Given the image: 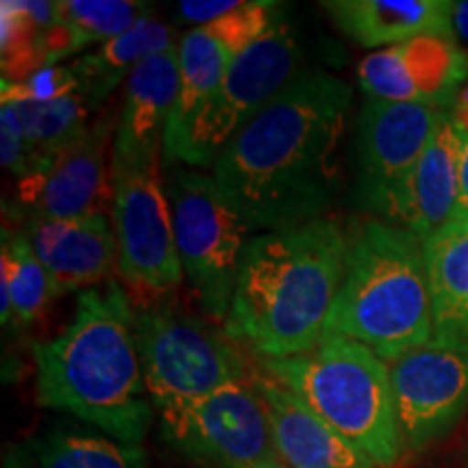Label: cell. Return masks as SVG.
<instances>
[{
	"mask_svg": "<svg viewBox=\"0 0 468 468\" xmlns=\"http://www.w3.org/2000/svg\"><path fill=\"white\" fill-rule=\"evenodd\" d=\"M349 107V83L303 72L226 144L210 176L251 232L324 218L343 183L338 152Z\"/></svg>",
	"mask_w": 468,
	"mask_h": 468,
	"instance_id": "6da1fadb",
	"label": "cell"
},
{
	"mask_svg": "<svg viewBox=\"0 0 468 468\" xmlns=\"http://www.w3.org/2000/svg\"><path fill=\"white\" fill-rule=\"evenodd\" d=\"M349 237L335 219L251 237L239 265L226 335L259 360L313 351L345 276Z\"/></svg>",
	"mask_w": 468,
	"mask_h": 468,
	"instance_id": "7a4b0ae2",
	"label": "cell"
},
{
	"mask_svg": "<svg viewBox=\"0 0 468 468\" xmlns=\"http://www.w3.org/2000/svg\"><path fill=\"white\" fill-rule=\"evenodd\" d=\"M37 399L115 441L139 444L154 419L134 336V303L115 278L79 292L61 335L33 343Z\"/></svg>",
	"mask_w": 468,
	"mask_h": 468,
	"instance_id": "3957f363",
	"label": "cell"
},
{
	"mask_svg": "<svg viewBox=\"0 0 468 468\" xmlns=\"http://www.w3.org/2000/svg\"><path fill=\"white\" fill-rule=\"evenodd\" d=\"M325 336L367 345L386 362L434 338L425 248L406 228L371 218L349 239Z\"/></svg>",
	"mask_w": 468,
	"mask_h": 468,
	"instance_id": "277c9868",
	"label": "cell"
},
{
	"mask_svg": "<svg viewBox=\"0 0 468 468\" xmlns=\"http://www.w3.org/2000/svg\"><path fill=\"white\" fill-rule=\"evenodd\" d=\"M261 371L306 401L336 434L360 449L378 468L399 462L403 436L390 367L367 345L324 336L308 354L259 360Z\"/></svg>",
	"mask_w": 468,
	"mask_h": 468,
	"instance_id": "5b68a950",
	"label": "cell"
},
{
	"mask_svg": "<svg viewBox=\"0 0 468 468\" xmlns=\"http://www.w3.org/2000/svg\"><path fill=\"white\" fill-rule=\"evenodd\" d=\"M134 336L145 384L159 412H169L251 379L241 345L224 325L174 303V295L134 303Z\"/></svg>",
	"mask_w": 468,
	"mask_h": 468,
	"instance_id": "8992f818",
	"label": "cell"
},
{
	"mask_svg": "<svg viewBox=\"0 0 468 468\" xmlns=\"http://www.w3.org/2000/svg\"><path fill=\"white\" fill-rule=\"evenodd\" d=\"M163 148L113 152V230L117 273L133 303L174 295L185 271L174 234L172 204L161 174Z\"/></svg>",
	"mask_w": 468,
	"mask_h": 468,
	"instance_id": "52a82bcc",
	"label": "cell"
},
{
	"mask_svg": "<svg viewBox=\"0 0 468 468\" xmlns=\"http://www.w3.org/2000/svg\"><path fill=\"white\" fill-rule=\"evenodd\" d=\"M167 196L185 278L208 319L224 325L251 228L210 174L174 169Z\"/></svg>",
	"mask_w": 468,
	"mask_h": 468,
	"instance_id": "ba28073f",
	"label": "cell"
},
{
	"mask_svg": "<svg viewBox=\"0 0 468 468\" xmlns=\"http://www.w3.org/2000/svg\"><path fill=\"white\" fill-rule=\"evenodd\" d=\"M300 35L284 11L259 42L230 63L218 90L193 117L180 161L213 167L234 134L303 74Z\"/></svg>",
	"mask_w": 468,
	"mask_h": 468,
	"instance_id": "9c48e42d",
	"label": "cell"
},
{
	"mask_svg": "<svg viewBox=\"0 0 468 468\" xmlns=\"http://www.w3.org/2000/svg\"><path fill=\"white\" fill-rule=\"evenodd\" d=\"M161 430L176 453L200 468H261L280 458L265 403L251 379L161 412Z\"/></svg>",
	"mask_w": 468,
	"mask_h": 468,
	"instance_id": "30bf717a",
	"label": "cell"
},
{
	"mask_svg": "<svg viewBox=\"0 0 468 468\" xmlns=\"http://www.w3.org/2000/svg\"><path fill=\"white\" fill-rule=\"evenodd\" d=\"M117 120L102 115L83 137L68 144L20 178L11 215L17 221L90 219L113 213V148Z\"/></svg>",
	"mask_w": 468,
	"mask_h": 468,
	"instance_id": "8fae6325",
	"label": "cell"
},
{
	"mask_svg": "<svg viewBox=\"0 0 468 468\" xmlns=\"http://www.w3.org/2000/svg\"><path fill=\"white\" fill-rule=\"evenodd\" d=\"M441 111L367 101L356 128V202L388 221L408 176L423 154Z\"/></svg>",
	"mask_w": 468,
	"mask_h": 468,
	"instance_id": "7c38bea8",
	"label": "cell"
},
{
	"mask_svg": "<svg viewBox=\"0 0 468 468\" xmlns=\"http://www.w3.org/2000/svg\"><path fill=\"white\" fill-rule=\"evenodd\" d=\"M403 444L425 449L447 436L468 406V347L427 343L390 362Z\"/></svg>",
	"mask_w": 468,
	"mask_h": 468,
	"instance_id": "4fadbf2b",
	"label": "cell"
},
{
	"mask_svg": "<svg viewBox=\"0 0 468 468\" xmlns=\"http://www.w3.org/2000/svg\"><path fill=\"white\" fill-rule=\"evenodd\" d=\"M358 80L368 101L449 111L468 83V61L455 37L423 35L362 58Z\"/></svg>",
	"mask_w": 468,
	"mask_h": 468,
	"instance_id": "5bb4252c",
	"label": "cell"
},
{
	"mask_svg": "<svg viewBox=\"0 0 468 468\" xmlns=\"http://www.w3.org/2000/svg\"><path fill=\"white\" fill-rule=\"evenodd\" d=\"M20 230L48 273L52 300L101 286L117 271V239L109 218L28 219Z\"/></svg>",
	"mask_w": 468,
	"mask_h": 468,
	"instance_id": "9a60e30c",
	"label": "cell"
},
{
	"mask_svg": "<svg viewBox=\"0 0 468 468\" xmlns=\"http://www.w3.org/2000/svg\"><path fill=\"white\" fill-rule=\"evenodd\" d=\"M265 403L278 455L289 468H378L373 460L336 434L324 419L265 371L251 373Z\"/></svg>",
	"mask_w": 468,
	"mask_h": 468,
	"instance_id": "2e32d148",
	"label": "cell"
},
{
	"mask_svg": "<svg viewBox=\"0 0 468 468\" xmlns=\"http://www.w3.org/2000/svg\"><path fill=\"white\" fill-rule=\"evenodd\" d=\"M462 150L464 139L453 126L452 115L441 111L423 154L397 196L388 224L406 228L425 243L452 221L458 200Z\"/></svg>",
	"mask_w": 468,
	"mask_h": 468,
	"instance_id": "e0dca14e",
	"label": "cell"
},
{
	"mask_svg": "<svg viewBox=\"0 0 468 468\" xmlns=\"http://www.w3.org/2000/svg\"><path fill=\"white\" fill-rule=\"evenodd\" d=\"M335 25L365 48H390L423 35L453 37L449 0H325Z\"/></svg>",
	"mask_w": 468,
	"mask_h": 468,
	"instance_id": "ac0fdd59",
	"label": "cell"
},
{
	"mask_svg": "<svg viewBox=\"0 0 468 468\" xmlns=\"http://www.w3.org/2000/svg\"><path fill=\"white\" fill-rule=\"evenodd\" d=\"M180 91L178 46L148 58L126 79L117 115L115 154L163 148L169 117Z\"/></svg>",
	"mask_w": 468,
	"mask_h": 468,
	"instance_id": "d6986e66",
	"label": "cell"
},
{
	"mask_svg": "<svg viewBox=\"0 0 468 468\" xmlns=\"http://www.w3.org/2000/svg\"><path fill=\"white\" fill-rule=\"evenodd\" d=\"M239 52L213 25L186 31L178 42L180 91L163 137V156L180 161L191 122L207 98L218 90Z\"/></svg>",
	"mask_w": 468,
	"mask_h": 468,
	"instance_id": "ffe728a7",
	"label": "cell"
},
{
	"mask_svg": "<svg viewBox=\"0 0 468 468\" xmlns=\"http://www.w3.org/2000/svg\"><path fill=\"white\" fill-rule=\"evenodd\" d=\"M434 338L468 347V226L447 224L423 243Z\"/></svg>",
	"mask_w": 468,
	"mask_h": 468,
	"instance_id": "44dd1931",
	"label": "cell"
},
{
	"mask_svg": "<svg viewBox=\"0 0 468 468\" xmlns=\"http://www.w3.org/2000/svg\"><path fill=\"white\" fill-rule=\"evenodd\" d=\"M174 46H178V42H176L172 27L148 16L133 28H128L126 33L117 35L107 44L98 46L90 55L72 61L80 87L90 98L91 109H101L115 91V87L122 80L126 83L134 68Z\"/></svg>",
	"mask_w": 468,
	"mask_h": 468,
	"instance_id": "7402d4cb",
	"label": "cell"
},
{
	"mask_svg": "<svg viewBox=\"0 0 468 468\" xmlns=\"http://www.w3.org/2000/svg\"><path fill=\"white\" fill-rule=\"evenodd\" d=\"M152 16L148 3L139 0H61L55 3L46 61L57 66L63 58L85 50L91 44H107L126 33L144 17Z\"/></svg>",
	"mask_w": 468,
	"mask_h": 468,
	"instance_id": "603a6c76",
	"label": "cell"
},
{
	"mask_svg": "<svg viewBox=\"0 0 468 468\" xmlns=\"http://www.w3.org/2000/svg\"><path fill=\"white\" fill-rule=\"evenodd\" d=\"M0 251V321L27 330L52 302L48 273L22 230L3 228Z\"/></svg>",
	"mask_w": 468,
	"mask_h": 468,
	"instance_id": "cb8c5ba5",
	"label": "cell"
},
{
	"mask_svg": "<svg viewBox=\"0 0 468 468\" xmlns=\"http://www.w3.org/2000/svg\"><path fill=\"white\" fill-rule=\"evenodd\" d=\"M0 11V55H3V80L22 83L37 69L48 66L46 42L55 3L37 0H3Z\"/></svg>",
	"mask_w": 468,
	"mask_h": 468,
	"instance_id": "d4e9b609",
	"label": "cell"
},
{
	"mask_svg": "<svg viewBox=\"0 0 468 468\" xmlns=\"http://www.w3.org/2000/svg\"><path fill=\"white\" fill-rule=\"evenodd\" d=\"M9 104H14L17 115H20L28 148L33 152V159L37 163V167L50 154H55V152L66 148L68 144L83 137L91 126V113H96L91 109L90 98H87L83 87L52 102L17 101Z\"/></svg>",
	"mask_w": 468,
	"mask_h": 468,
	"instance_id": "484cf974",
	"label": "cell"
},
{
	"mask_svg": "<svg viewBox=\"0 0 468 468\" xmlns=\"http://www.w3.org/2000/svg\"><path fill=\"white\" fill-rule=\"evenodd\" d=\"M42 468H148L142 444L87 431L55 430L33 442Z\"/></svg>",
	"mask_w": 468,
	"mask_h": 468,
	"instance_id": "4316f807",
	"label": "cell"
},
{
	"mask_svg": "<svg viewBox=\"0 0 468 468\" xmlns=\"http://www.w3.org/2000/svg\"><path fill=\"white\" fill-rule=\"evenodd\" d=\"M76 90H80V80L72 63H57V66L37 69L22 83L3 80L0 83V93H3L0 102H52Z\"/></svg>",
	"mask_w": 468,
	"mask_h": 468,
	"instance_id": "83f0119b",
	"label": "cell"
},
{
	"mask_svg": "<svg viewBox=\"0 0 468 468\" xmlns=\"http://www.w3.org/2000/svg\"><path fill=\"white\" fill-rule=\"evenodd\" d=\"M0 161L17 178H25L37 167L33 152L28 148L25 128L14 104H0Z\"/></svg>",
	"mask_w": 468,
	"mask_h": 468,
	"instance_id": "f1b7e54d",
	"label": "cell"
},
{
	"mask_svg": "<svg viewBox=\"0 0 468 468\" xmlns=\"http://www.w3.org/2000/svg\"><path fill=\"white\" fill-rule=\"evenodd\" d=\"M243 5V0H183V3H178L176 14L185 25H193V28H197L213 25L215 20L241 9Z\"/></svg>",
	"mask_w": 468,
	"mask_h": 468,
	"instance_id": "f546056e",
	"label": "cell"
},
{
	"mask_svg": "<svg viewBox=\"0 0 468 468\" xmlns=\"http://www.w3.org/2000/svg\"><path fill=\"white\" fill-rule=\"evenodd\" d=\"M449 224L468 226V139H464V150H462L460 161V183H458V200Z\"/></svg>",
	"mask_w": 468,
	"mask_h": 468,
	"instance_id": "4dcf8cb0",
	"label": "cell"
},
{
	"mask_svg": "<svg viewBox=\"0 0 468 468\" xmlns=\"http://www.w3.org/2000/svg\"><path fill=\"white\" fill-rule=\"evenodd\" d=\"M453 37L468 61V0L453 3Z\"/></svg>",
	"mask_w": 468,
	"mask_h": 468,
	"instance_id": "1f68e13d",
	"label": "cell"
},
{
	"mask_svg": "<svg viewBox=\"0 0 468 468\" xmlns=\"http://www.w3.org/2000/svg\"><path fill=\"white\" fill-rule=\"evenodd\" d=\"M447 113L452 115L453 126L458 128L462 139H468V83L462 87V91L458 93V98H455Z\"/></svg>",
	"mask_w": 468,
	"mask_h": 468,
	"instance_id": "d6a6232c",
	"label": "cell"
},
{
	"mask_svg": "<svg viewBox=\"0 0 468 468\" xmlns=\"http://www.w3.org/2000/svg\"><path fill=\"white\" fill-rule=\"evenodd\" d=\"M3 468H31L28 460L20 452H11L7 458H5Z\"/></svg>",
	"mask_w": 468,
	"mask_h": 468,
	"instance_id": "836d02e7",
	"label": "cell"
},
{
	"mask_svg": "<svg viewBox=\"0 0 468 468\" xmlns=\"http://www.w3.org/2000/svg\"><path fill=\"white\" fill-rule=\"evenodd\" d=\"M261 468H289V466H286L284 462L278 458V460H271V462H267V464H262Z\"/></svg>",
	"mask_w": 468,
	"mask_h": 468,
	"instance_id": "e575fe53",
	"label": "cell"
}]
</instances>
